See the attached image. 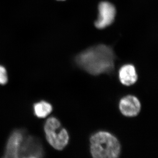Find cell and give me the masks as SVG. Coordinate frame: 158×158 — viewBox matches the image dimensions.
I'll return each instance as SVG.
<instances>
[{
  "label": "cell",
  "instance_id": "1",
  "mask_svg": "<svg viewBox=\"0 0 158 158\" xmlns=\"http://www.w3.org/2000/svg\"><path fill=\"white\" fill-rule=\"evenodd\" d=\"M115 56L113 49L100 44L88 48L77 56L76 62L79 66L94 75L112 71Z\"/></svg>",
  "mask_w": 158,
  "mask_h": 158
},
{
  "label": "cell",
  "instance_id": "2",
  "mask_svg": "<svg viewBox=\"0 0 158 158\" xmlns=\"http://www.w3.org/2000/svg\"><path fill=\"white\" fill-rule=\"evenodd\" d=\"M90 152L94 158H116L120 152V145L117 138L110 133L100 131L90 139Z\"/></svg>",
  "mask_w": 158,
  "mask_h": 158
},
{
  "label": "cell",
  "instance_id": "10",
  "mask_svg": "<svg viewBox=\"0 0 158 158\" xmlns=\"http://www.w3.org/2000/svg\"><path fill=\"white\" fill-rule=\"evenodd\" d=\"M8 81V74L5 67L0 65V85H6Z\"/></svg>",
  "mask_w": 158,
  "mask_h": 158
},
{
  "label": "cell",
  "instance_id": "11",
  "mask_svg": "<svg viewBox=\"0 0 158 158\" xmlns=\"http://www.w3.org/2000/svg\"><path fill=\"white\" fill-rule=\"evenodd\" d=\"M57 1H65V0H57Z\"/></svg>",
  "mask_w": 158,
  "mask_h": 158
},
{
  "label": "cell",
  "instance_id": "4",
  "mask_svg": "<svg viewBox=\"0 0 158 158\" xmlns=\"http://www.w3.org/2000/svg\"><path fill=\"white\" fill-rule=\"evenodd\" d=\"M44 154L42 144L37 138L32 136H25L20 148L19 158H42Z\"/></svg>",
  "mask_w": 158,
  "mask_h": 158
},
{
  "label": "cell",
  "instance_id": "6",
  "mask_svg": "<svg viewBox=\"0 0 158 158\" xmlns=\"http://www.w3.org/2000/svg\"><path fill=\"white\" fill-rule=\"evenodd\" d=\"M25 136L24 132L21 130H15L11 133L7 141L4 157L19 158L20 148Z\"/></svg>",
  "mask_w": 158,
  "mask_h": 158
},
{
  "label": "cell",
  "instance_id": "7",
  "mask_svg": "<svg viewBox=\"0 0 158 158\" xmlns=\"http://www.w3.org/2000/svg\"><path fill=\"white\" fill-rule=\"evenodd\" d=\"M119 109L125 116L133 117L137 116L141 110V104L138 98L128 95L122 98L119 102Z\"/></svg>",
  "mask_w": 158,
  "mask_h": 158
},
{
  "label": "cell",
  "instance_id": "3",
  "mask_svg": "<svg viewBox=\"0 0 158 158\" xmlns=\"http://www.w3.org/2000/svg\"><path fill=\"white\" fill-rule=\"evenodd\" d=\"M44 131L48 142L55 149L62 150L68 144V133L56 117H51L46 120Z\"/></svg>",
  "mask_w": 158,
  "mask_h": 158
},
{
  "label": "cell",
  "instance_id": "8",
  "mask_svg": "<svg viewBox=\"0 0 158 158\" xmlns=\"http://www.w3.org/2000/svg\"><path fill=\"white\" fill-rule=\"evenodd\" d=\"M119 78L123 85L126 86L134 85L138 79L135 67L131 64L123 66L119 70Z\"/></svg>",
  "mask_w": 158,
  "mask_h": 158
},
{
  "label": "cell",
  "instance_id": "5",
  "mask_svg": "<svg viewBox=\"0 0 158 158\" xmlns=\"http://www.w3.org/2000/svg\"><path fill=\"white\" fill-rule=\"evenodd\" d=\"M98 12V18L95 22L97 28H105L114 21L116 10L113 4L108 2H102L99 5Z\"/></svg>",
  "mask_w": 158,
  "mask_h": 158
},
{
  "label": "cell",
  "instance_id": "9",
  "mask_svg": "<svg viewBox=\"0 0 158 158\" xmlns=\"http://www.w3.org/2000/svg\"><path fill=\"white\" fill-rule=\"evenodd\" d=\"M35 116L39 118H44L49 115L52 111V105L48 102L41 101L35 103L33 106Z\"/></svg>",
  "mask_w": 158,
  "mask_h": 158
}]
</instances>
